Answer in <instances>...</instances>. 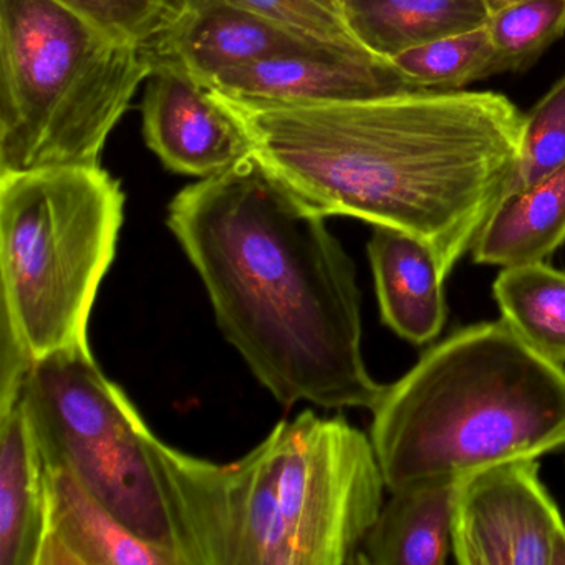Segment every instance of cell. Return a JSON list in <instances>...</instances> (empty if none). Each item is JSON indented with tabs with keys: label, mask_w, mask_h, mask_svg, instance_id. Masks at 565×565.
Returning <instances> with one entry per match:
<instances>
[{
	"label": "cell",
	"mask_w": 565,
	"mask_h": 565,
	"mask_svg": "<svg viewBox=\"0 0 565 565\" xmlns=\"http://www.w3.org/2000/svg\"><path fill=\"white\" fill-rule=\"evenodd\" d=\"M326 217L253 154L181 190L167 224L276 402L372 412L386 385L363 356L355 263Z\"/></svg>",
	"instance_id": "cell-1"
},
{
	"label": "cell",
	"mask_w": 565,
	"mask_h": 565,
	"mask_svg": "<svg viewBox=\"0 0 565 565\" xmlns=\"http://www.w3.org/2000/svg\"><path fill=\"white\" fill-rule=\"evenodd\" d=\"M233 108L260 163L313 210L418 237L446 279L505 196L524 124L495 92Z\"/></svg>",
	"instance_id": "cell-2"
},
{
	"label": "cell",
	"mask_w": 565,
	"mask_h": 565,
	"mask_svg": "<svg viewBox=\"0 0 565 565\" xmlns=\"http://www.w3.org/2000/svg\"><path fill=\"white\" fill-rule=\"evenodd\" d=\"M180 565L356 564L386 488L372 438L303 409L217 465L151 439Z\"/></svg>",
	"instance_id": "cell-3"
},
{
	"label": "cell",
	"mask_w": 565,
	"mask_h": 565,
	"mask_svg": "<svg viewBox=\"0 0 565 565\" xmlns=\"http://www.w3.org/2000/svg\"><path fill=\"white\" fill-rule=\"evenodd\" d=\"M370 438L390 492L462 479L565 446V366L504 320L456 330L426 350L372 409Z\"/></svg>",
	"instance_id": "cell-4"
},
{
	"label": "cell",
	"mask_w": 565,
	"mask_h": 565,
	"mask_svg": "<svg viewBox=\"0 0 565 565\" xmlns=\"http://www.w3.org/2000/svg\"><path fill=\"white\" fill-rule=\"evenodd\" d=\"M153 68L55 0H0V174L98 167Z\"/></svg>",
	"instance_id": "cell-5"
},
{
	"label": "cell",
	"mask_w": 565,
	"mask_h": 565,
	"mask_svg": "<svg viewBox=\"0 0 565 565\" xmlns=\"http://www.w3.org/2000/svg\"><path fill=\"white\" fill-rule=\"evenodd\" d=\"M124 217L120 181L100 164L0 174V319L32 359L90 349Z\"/></svg>",
	"instance_id": "cell-6"
},
{
	"label": "cell",
	"mask_w": 565,
	"mask_h": 565,
	"mask_svg": "<svg viewBox=\"0 0 565 565\" xmlns=\"http://www.w3.org/2000/svg\"><path fill=\"white\" fill-rule=\"evenodd\" d=\"M22 403L45 465H61L134 534L180 565L173 515L158 472L154 433L92 349L35 360Z\"/></svg>",
	"instance_id": "cell-7"
},
{
	"label": "cell",
	"mask_w": 565,
	"mask_h": 565,
	"mask_svg": "<svg viewBox=\"0 0 565 565\" xmlns=\"http://www.w3.org/2000/svg\"><path fill=\"white\" fill-rule=\"evenodd\" d=\"M452 555L459 565H565V522L539 478L537 459L462 478Z\"/></svg>",
	"instance_id": "cell-8"
},
{
	"label": "cell",
	"mask_w": 565,
	"mask_h": 565,
	"mask_svg": "<svg viewBox=\"0 0 565 565\" xmlns=\"http://www.w3.org/2000/svg\"><path fill=\"white\" fill-rule=\"evenodd\" d=\"M206 85L241 108L347 104L418 90L392 62L365 47L343 45L276 54L223 72Z\"/></svg>",
	"instance_id": "cell-9"
},
{
	"label": "cell",
	"mask_w": 565,
	"mask_h": 565,
	"mask_svg": "<svg viewBox=\"0 0 565 565\" xmlns=\"http://www.w3.org/2000/svg\"><path fill=\"white\" fill-rule=\"evenodd\" d=\"M141 115L148 148L173 173L213 177L254 154L241 115L173 62L154 61Z\"/></svg>",
	"instance_id": "cell-10"
},
{
	"label": "cell",
	"mask_w": 565,
	"mask_h": 565,
	"mask_svg": "<svg viewBox=\"0 0 565 565\" xmlns=\"http://www.w3.org/2000/svg\"><path fill=\"white\" fill-rule=\"evenodd\" d=\"M319 45L332 44L284 31L224 0H180L148 51L207 84L223 72Z\"/></svg>",
	"instance_id": "cell-11"
},
{
	"label": "cell",
	"mask_w": 565,
	"mask_h": 565,
	"mask_svg": "<svg viewBox=\"0 0 565 565\" xmlns=\"http://www.w3.org/2000/svg\"><path fill=\"white\" fill-rule=\"evenodd\" d=\"M45 492L47 515L39 565H171L65 466L45 465Z\"/></svg>",
	"instance_id": "cell-12"
},
{
	"label": "cell",
	"mask_w": 565,
	"mask_h": 565,
	"mask_svg": "<svg viewBox=\"0 0 565 565\" xmlns=\"http://www.w3.org/2000/svg\"><path fill=\"white\" fill-rule=\"evenodd\" d=\"M366 253L382 322L413 345L433 342L448 317L435 250L412 234L373 226Z\"/></svg>",
	"instance_id": "cell-13"
},
{
	"label": "cell",
	"mask_w": 565,
	"mask_h": 565,
	"mask_svg": "<svg viewBox=\"0 0 565 565\" xmlns=\"http://www.w3.org/2000/svg\"><path fill=\"white\" fill-rule=\"evenodd\" d=\"M45 515L44 458L21 395L0 413V565H39Z\"/></svg>",
	"instance_id": "cell-14"
},
{
	"label": "cell",
	"mask_w": 565,
	"mask_h": 565,
	"mask_svg": "<svg viewBox=\"0 0 565 565\" xmlns=\"http://www.w3.org/2000/svg\"><path fill=\"white\" fill-rule=\"evenodd\" d=\"M462 479L441 478L392 492L356 564L443 565L452 554V518Z\"/></svg>",
	"instance_id": "cell-15"
},
{
	"label": "cell",
	"mask_w": 565,
	"mask_h": 565,
	"mask_svg": "<svg viewBox=\"0 0 565 565\" xmlns=\"http://www.w3.org/2000/svg\"><path fill=\"white\" fill-rule=\"evenodd\" d=\"M565 243V167L508 194L472 246V260L505 267L544 263Z\"/></svg>",
	"instance_id": "cell-16"
},
{
	"label": "cell",
	"mask_w": 565,
	"mask_h": 565,
	"mask_svg": "<svg viewBox=\"0 0 565 565\" xmlns=\"http://www.w3.org/2000/svg\"><path fill=\"white\" fill-rule=\"evenodd\" d=\"M353 38L379 57L488 24L484 0H340Z\"/></svg>",
	"instance_id": "cell-17"
},
{
	"label": "cell",
	"mask_w": 565,
	"mask_h": 565,
	"mask_svg": "<svg viewBox=\"0 0 565 565\" xmlns=\"http://www.w3.org/2000/svg\"><path fill=\"white\" fill-rule=\"evenodd\" d=\"M492 290L502 320L545 359L565 366V270L545 263L505 267Z\"/></svg>",
	"instance_id": "cell-18"
},
{
	"label": "cell",
	"mask_w": 565,
	"mask_h": 565,
	"mask_svg": "<svg viewBox=\"0 0 565 565\" xmlns=\"http://www.w3.org/2000/svg\"><path fill=\"white\" fill-rule=\"evenodd\" d=\"M390 62L418 90H459L499 74L488 25L418 45Z\"/></svg>",
	"instance_id": "cell-19"
},
{
	"label": "cell",
	"mask_w": 565,
	"mask_h": 565,
	"mask_svg": "<svg viewBox=\"0 0 565 565\" xmlns=\"http://www.w3.org/2000/svg\"><path fill=\"white\" fill-rule=\"evenodd\" d=\"M501 72L524 71L565 34V0H518L488 21Z\"/></svg>",
	"instance_id": "cell-20"
},
{
	"label": "cell",
	"mask_w": 565,
	"mask_h": 565,
	"mask_svg": "<svg viewBox=\"0 0 565 565\" xmlns=\"http://www.w3.org/2000/svg\"><path fill=\"white\" fill-rule=\"evenodd\" d=\"M562 167H565V75L524 115L518 161L505 196L539 183Z\"/></svg>",
	"instance_id": "cell-21"
},
{
	"label": "cell",
	"mask_w": 565,
	"mask_h": 565,
	"mask_svg": "<svg viewBox=\"0 0 565 565\" xmlns=\"http://www.w3.org/2000/svg\"><path fill=\"white\" fill-rule=\"evenodd\" d=\"M284 31L332 45H360L337 0H224Z\"/></svg>",
	"instance_id": "cell-22"
},
{
	"label": "cell",
	"mask_w": 565,
	"mask_h": 565,
	"mask_svg": "<svg viewBox=\"0 0 565 565\" xmlns=\"http://www.w3.org/2000/svg\"><path fill=\"white\" fill-rule=\"evenodd\" d=\"M121 41L148 47L167 24L171 0H55Z\"/></svg>",
	"instance_id": "cell-23"
},
{
	"label": "cell",
	"mask_w": 565,
	"mask_h": 565,
	"mask_svg": "<svg viewBox=\"0 0 565 565\" xmlns=\"http://www.w3.org/2000/svg\"><path fill=\"white\" fill-rule=\"evenodd\" d=\"M514 2H518V0H484L486 8L489 9L491 14L508 8V6L514 4Z\"/></svg>",
	"instance_id": "cell-24"
},
{
	"label": "cell",
	"mask_w": 565,
	"mask_h": 565,
	"mask_svg": "<svg viewBox=\"0 0 565 565\" xmlns=\"http://www.w3.org/2000/svg\"><path fill=\"white\" fill-rule=\"evenodd\" d=\"M337 2H339V4H340V0H337Z\"/></svg>",
	"instance_id": "cell-25"
}]
</instances>
